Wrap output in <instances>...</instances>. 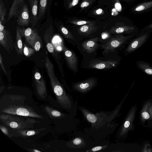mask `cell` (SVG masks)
I'll list each match as a JSON object with an SVG mask.
<instances>
[{
    "instance_id": "1",
    "label": "cell",
    "mask_w": 152,
    "mask_h": 152,
    "mask_svg": "<svg viewBox=\"0 0 152 152\" xmlns=\"http://www.w3.org/2000/svg\"><path fill=\"white\" fill-rule=\"evenodd\" d=\"M139 33V31H138L127 36L123 34L118 35L114 38H110L101 46L102 49L104 50L103 53L107 54L109 52H113L116 49L123 48Z\"/></svg>"
},
{
    "instance_id": "2",
    "label": "cell",
    "mask_w": 152,
    "mask_h": 152,
    "mask_svg": "<svg viewBox=\"0 0 152 152\" xmlns=\"http://www.w3.org/2000/svg\"><path fill=\"white\" fill-rule=\"evenodd\" d=\"M151 32L149 31H141L129 42L125 51L126 56L136 51L148 41Z\"/></svg>"
},
{
    "instance_id": "3",
    "label": "cell",
    "mask_w": 152,
    "mask_h": 152,
    "mask_svg": "<svg viewBox=\"0 0 152 152\" xmlns=\"http://www.w3.org/2000/svg\"><path fill=\"white\" fill-rule=\"evenodd\" d=\"M119 63V62L116 60L104 61L96 59L90 63L89 68L100 70L109 69L116 67Z\"/></svg>"
},
{
    "instance_id": "4",
    "label": "cell",
    "mask_w": 152,
    "mask_h": 152,
    "mask_svg": "<svg viewBox=\"0 0 152 152\" xmlns=\"http://www.w3.org/2000/svg\"><path fill=\"white\" fill-rule=\"evenodd\" d=\"M25 4L24 0H14L9 11L7 22L13 17L18 18L21 13Z\"/></svg>"
},
{
    "instance_id": "5",
    "label": "cell",
    "mask_w": 152,
    "mask_h": 152,
    "mask_svg": "<svg viewBox=\"0 0 152 152\" xmlns=\"http://www.w3.org/2000/svg\"><path fill=\"white\" fill-rule=\"evenodd\" d=\"M22 36L24 37L26 42L33 47L36 41L40 37L35 30L30 28L21 29Z\"/></svg>"
},
{
    "instance_id": "6",
    "label": "cell",
    "mask_w": 152,
    "mask_h": 152,
    "mask_svg": "<svg viewBox=\"0 0 152 152\" xmlns=\"http://www.w3.org/2000/svg\"><path fill=\"white\" fill-rule=\"evenodd\" d=\"M64 53L67 62L70 69L74 72L78 71V60L76 55L73 52L65 49Z\"/></svg>"
},
{
    "instance_id": "7",
    "label": "cell",
    "mask_w": 152,
    "mask_h": 152,
    "mask_svg": "<svg viewBox=\"0 0 152 152\" xmlns=\"http://www.w3.org/2000/svg\"><path fill=\"white\" fill-rule=\"evenodd\" d=\"M3 111L11 114H16L23 116H30L39 117L38 115H36L33 113L30 112L28 109L23 107H13L12 106L7 109H4Z\"/></svg>"
},
{
    "instance_id": "8",
    "label": "cell",
    "mask_w": 152,
    "mask_h": 152,
    "mask_svg": "<svg viewBox=\"0 0 152 152\" xmlns=\"http://www.w3.org/2000/svg\"><path fill=\"white\" fill-rule=\"evenodd\" d=\"M30 6V23L33 27L36 24L38 19V0H28Z\"/></svg>"
},
{
    "instance_id": "9",
    "label": "cell",
    "mask_w": 152,
    "mask_h": 152,
    "mask_svg": "<svg viewBox=\"0 0 152 152\" xmlns=\"http://www.w3.org/2000/svg\"><path fill=\"white\" fill-rule=\"evenodd\" d=\"M96 83L94 79H89L76 84L74 87L80 92H85L93 87Z\"/></svg>"
},
{
    "instance_id": "10",
    "label": "cell",
    "mask_w": 152,
    "mask_h": 152,
    "mask_svg": "<svg viewBox=\"0 0 152 152\" xmlns=\"http://www.w3.org/2000/svg\"><path fill=\"white\" fill-rule=\"evenodd\" d=\"M99 39L96 38L83 42L82 44L83 50L88 53L94 52L98 47V41H99Z\"/></svg>"
},
{
    "instance_id": "11",
    "label": "cell",
    "mask_w": 152,
    "mask_h": 152,
    "mask_svg": "<svg viewBox=\"0 0 152 152\" xmlns=\"http://www.w3.org/2000/svg\"><path fill=\"white\" fill-rule=\"evenodd\" d=\"M30 22L29 12L27 6L25 4L21 13L18 17L17 23L20 26H25L29 25Z\"/></svg>"
},
{
    "instance_id": "12",
    "label": "cell",
    "mask_w": 152,
    "mask_h": 152,
    "mask_svg": "<svg viewBox=\"0 0 152 152\" xmlns=\"http://www.w3.org/2000/svg\"><path fill=\"white\" fill-rule=\"evenodd\" d=\"M20 27L18 26L16 28V36L15 47L18 52L23 55V43L22 40V34Z\"/></svg>"
},
{
    "instance_id": "13",
    "label": "cell",
    "mask_w": 152,
    "mask_h": 152,
    "mask_svg": "<svg viewBox=\"0 0 152 152\" xmlns=\"http://www.w3.org/2000/svg\"><path fill=\"white\" fill-rule=\"evenodd\" d=\"M137 67L147 75L152 76V66L149 63L139 61L136 63Z\"/></svg>"
},
{
    "instance_id": "14",
    "label": "cell",
    "mask_w": 152,
    "mask_h": 152,
    "mask_svg": "<svg viewBox=\"0 0 152 152\" xmlns=\"http://www.w3.org/2000/svg\"><path fill=\"white\" fill-rule=\"evenodd\" d=\"M36 84L37 90L39 91L45 92L46 87L45 83L41 74L39 73H36L35 75Z\"/></svg>"
},
{
    "instance_id": "15",
    "label": "cell",
    "mask_w": 152,
    "mask_h": 152,
    "mask_svg": "<svg viewBox=\"0 0 152 152\" xmlns=\"http://www.w3.org/2000/svg\"><path fill=\"white\" fill-rule=\"evenodd\" d=\"M152 9V1L145 2L138 5L135 7L133 11L135 12L144 11Z\"/></svg>"
},
{
    "instance_id": "16",
    "label": "cell",
    "mask_w": 152,
    "mask_h": 152,
    "mask_svg": "<svg viewBox=\"0 0 152 152\" xmlns=\"http://www.w3.org/2000/svg\"><path fill=\"white\" fill-rule=\"evenodd\" d=\"M48 0H40L38 19L39 20L44 16L46 9Z\"/></svg>"
},
{
    "instance_id": "17",
    "label": "cell",
    "mask_w": 152,
    "mask_h": 152,
    "mask_svg": "<svg viewBox=\"0 0 152 152\" xmlns=\"http://www.w3.org/2000/svg\"><path fill=\"white\" fill-rule=\"evenodd\" d=\"M6 9L2 0H0V22L2 24L6 22L5 17L6 14Z\"/></svg>"
},
{
    "instance_id": "18",
    "label": "cell",
    "mask_w": 152,
    "mask_h": 152,
    "mask_svg": "<svg viewBox=\"0 0 152 152\" xmlns=\"http://www.w3.org/2000/svg\"><path fill=\"white\" fill-rule=\"evenodd\" d=\"M52 86L55 93L58 97L66 96L67 97L63 88L60 85L59 83Z\"/></svg>"
},
{
    "instance_id": "19",
    "label": "cell",
    "mask_w": 152,
    "mask_h": 152,
    "mask_svg": "<svg viewBox=\"0 0 152 152\" xmlns=\"http://www.w3.org/2000/svg\"><path fill=\"white\" fill-rule=\"evenodd\" d=\"M7 34V32L5 29L3 32L0 31V43L5 48L8 44Z\"/></svg>"
},
{
    "instance_id": "20",
    "label": "cell",
    "mask_w": 152,
    "mask_h": 152,
    "mask_svg": "<svg viewBox=\"0 0 152 152\" xmlns=\"http://www.w3.org/2000/svg\"><path fill=\"white\" fill-rule=\"evenodd\" d=\"M23 52L24 55L26 56L29 57L34 54V50L33 49L28 47L25 44H24Z\"/></svg>"
},
{
    "instance_id": "21",
    "label": "cell",
    "mask_w": 152,
    "mask_h": 152,
    "mask_svg": "<svg viewBox=\"0 0 152 152\" xmlns=\"http://www.w3.org/2000/svg\"><path fill=\"white\" fill-rule=\"evenodd\" d=\"M42 41L41 37H39L34 43L33 46V48L36 51H39L42 46Z\"/></svg>"
},
{
    "instance_id": "22",
    "label": "cell",
    "mask_w": 152,
    "mask_h": 152,
    "mask_svg": "<svg viewBox=\"0 0 152 152\" xmlns=\"http://www.w3.org/2000/svg\"><path fill=\"white\" fill-rule=\"evenodd\" d=\"M61 30L63 33L67 38L72 40H75L74 37L69 33L68 30L66 28L63 27L61 29Z\"/></svg>"
},
{
    "instance_id": "23",
    "label": "cell",
    "mask_w": 152,
    "mask_h": 152,
    "mask_svg": "<svg viewBox=\"0 0 152 152\" xmlns=\"http://www.w3.org/2000/svg\"><path fill=\"white\" fill-rule=\"evenodd\" d=\"M80 31L84 34L87 35L89 34V28L87 25L82 26L80 29Z\"/></svg>"
},
{
    "instance_id": "24",
    "label": "cell",
    "mask_w": 152,
    "mask_h": 152,
    "mask_svg": "<svg viewBox=\"0 0 152 152\" xmlns=\"http://www.w3.org/2000/svg\"><path fill=\"white\" fill-rule=\"evenodd\" d=\"M110 39L109 38V36L108 34L106 33H103L102 34L101 38L99 39V41L101 40L102 41H103L104 43Z\"/></svg>"
},
{
    "instance_id": "25",
    "label": "cell",
    "mask_w": 152,
    "mask_h": 152,
    "mask_svg": "<svg viewBox=\"0 0 152 152\" xmlns=\"http://www.w3.org/2000/svg\"><path fill=\"white\" fill-rule=\"evenodd\" d=\"M143 31H149L151 32L152 31V23L148 25L141 30Z\"/></svg>"
},
{
    "instance_id": "26",
    "label": "cell",
    "mask_w": 152,
    "mask_h": 152,
    "mask_svg": "<svg viewBox=\"0 0 152 152\" xmlns=\"http://www.w3.org/2000/svg\"><path fill=\"white\" fill-rule=\"evenodd\" d=\"M46 46L47 49L49 52L51 53L54 52V47L50 43L47 44Z\"/></svg>"
},
{
    "instance_id": "27",
    "label": "cell",
    "mask_w": 152,
    "mask_h": 152,
    "mask_svg": "<svg viewBox=\"0 0 152 152\" xmlns=\"http://www.w3.org/2000/svg\"><path fill=\"white\" fill-rule=\"evenodd\" d=\"M52 115L55 117H59L61 115V113L57 111H53L51 112Z\"/></svg>"
},
{
    "instance_id": "28",
    "label": "cell",
    "mask_w": 152,
    "mask_h": 152,
    "mask_svg": "<svg viewBox=\"0 0 152 152\" xmlns=\"http://www.w3.org/2000/svg\"><path fill=\"white\" fill-rule=\"evenodd\" d=\"M82 142L81 139L78 138H77L74 139L73 141L74 143L76 145H78L81 143Z\"/></svg>"
},
{
    "instance_id": "29",
    "label": "cell",
    "mask_w": 152,
    "mask_h": 152,
    "mask_svg": "<svg viewBox=\"0 0 152 152\" xmlns=\"http://www.w3.org/2000/svg\"><path fill=\"white\" fill-rule=\"evenodd\" d=\"M10 126L12 128H16L18 127V125L16 122H12L10 124Z\"/></svg>"
},
{
    "instance_id": "30",
    "label": "cell",
    "mask_w": 152,
    "mask_h": 152,
    "mask_svg": "<svg viewBox=\"0 0 152 152\" xmlns=\"http://www.w3.org/2000/svg\"><path fill=\"white\" fill-rule=\"evenodd\" d=\"M115 7L116 9L118 11H121V4L118 3H116L115 5Z\"/></svg>"
},
{
    "instance_id": "31",
    "label": "cell",
    "mask_w": 152,
    "mask_h": 152,
    "mask_svg": "<svg viewBox=\"0 0 152 152\" xmlns=\"http://www.w3.org/2000/svg\"><path fill=\"white\" fill-rule=\"evenodd\" d=\"M103 146H98L93 148L91 150L92 151H96L101 150Z\"/></svg>"
},
{
    "instance_id": "32",
    "label": "cell",
    "mask_w": 152,
    "mask_h": 152,
    "mask_svg": "<svg viewBox=\"0 0 152 152\" xmlns=\"http://www.w3.org/2000/svg\"><path fill=\"white\" fill-rule=\"evenodd\" d=\"M142 115L143 117L145 119H148L149 118V114L146 112H143L142 113Z\"/></svg>"
},
{
    "instance_id": "33",
    "label": "cell",
    "mask_w": 152,
    "mask_h": 152,
    "mask_svg": "<svg viewBox=\"0 0 152 152\" xmlns=\"http://www.w3.org/2000/svg\"><path fill=\"white\" fill-rule=\"evenodd\" d=\"M35 132L34 131H28L26 133V135L28 136H32L34 135Z\"/></svg>"
},
{
    "instance_id": "34",
    "label": "cell",
    "mask_w": 152,
    "mask_h": 152,
    "mask_svg": "<svg viewBox=\"0 0 152 152\" xmlns=\"http://www.w3.org/2000/svg\"><path fill=\"white\" fill-rule=\"evenodd\" d=\"M89 5V4L87 2H84L81 4V7L82 8L87 7Z\"/></svg>"
},
{
    "instance_id": "35",
    "label": "cell",
    "mask_w": 152,
    "mask_h": 152,
    "mask_svg": "<svg viewBox=\"0 0 152 152\" xmlns=\"http://www.w3.org/2000/svg\"><path fill=\"white\" fill-rule=\"evenodd\" d=\"M4 29V26L2 23L0 22V31L3 32Z\"/></svg>"
},
{
    "instance_id": "36",
    "label": "cell",
    "mask_w": 152,
    "mask_h": 152,
    "mask_svg": "<svg viewBox=\"0 0 152 152\" xmlns=\"http://www.w3.org/2000/svg\"><path fill=\"white\" fill-rule=\"evenodd\" d=\"M130 125V123L128 121H126L124 124V127L126 128H128Z\"/></svg>"
},
{
    "instance_id": "37",
    "label": "cell",
    "mask_w": 152,
    "mask_h": 152,
    "mask_svg": "<svg viewBox=\"0 0 152 152\" xmlns=\"http://www.w3.org/2000/svg\"><path fill=\"white\" fill-rule=\"evenodd\" d=\"M86 23V22L85 21H81L78 22L77 23V24L78 25H81L84 24Z\"/></svg>"
},
{
    "instance_id": "38",
    "label": "cell",
    "mask_w": 152,
    "mask_h": 152,
    "mask_svg": "<svg viewBox=\"0 0 152 152\" xmlns=\"http://www.w3.org/2000/svg\"><path fill=\"white\" fill-rule=\"evenodd\" d=\"M78 3V0H73L72 5L73 6H76Z\"/></svg>"
},
{
    "instance_id": "39",
    "label": "cell",
    "mask_w": 152,
    "mask_h": 152,
    "mask_svg": "<svg viewBox=\"0 0 152 152\" xmlns=\"http://www.w3.org/2000/svg\"><path fill=\"white\" fill-rule=\"evenodd\" d=\"M96 12L97 14H100L102 12V10L101 9H99L96 11Z\"/></svg>"
},
{
    "instance_id": "40",
    "label": "cell",
    "mask_w": 152,
    "mask_h": 152,
    "mask_svg": "<svg viewBox=\"0 0 152 152\" xmlns=\"http://www.w3.org/2000/svg\"><path fill=\"white\" fill-rule=\"evenodd\" d=\"M1 129L2 131L5 133H7V131L6 130H5L4 128H1Z\"/></svg>"
},
{
    "instance_id": "41",
    "label": "cell",
    "mask_w": 152,
    "mask_h": 152,
    "mask_svg": "<svg viewBox=\"0 0 152 152\" xmlns=\"http://www.w3.org/2000/svg\"><path fill=\"white\" fill-rule=\"evenodd\" d=\"M34 151L35 152H41L40 151H39V150H35Z\"/></svg>"
}]
</instances>
